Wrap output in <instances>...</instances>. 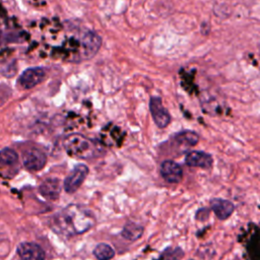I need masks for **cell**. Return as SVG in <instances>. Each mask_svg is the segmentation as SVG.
<instances>
[{
    "label": "cell",
    "mask_w": 260,
    "mask_h": 260,
    "mask_svg": "<svg viewBox=\"0 0 260 260\" xmlns=\"http://www.w3.org/2000/svg\"><path fill=\"white\" fill-rule=\"evenodd\" d=\"M58 224L68 234H82L94 224V217L89 210L72 204L62 211Z\"/></svg>",
    "instance_id": "obj_1"
},
{
    "label": "cell",
    "mask_w": 260,
    "mask_h": 260,
    "mask_svg": "<svg viewBox=\"0 0 260 260\" xmlns=\"http://www.w3.org/2000/svg\"><path fill=\"white\" fill-rule=\"evenodd\" d=\"M64 148L70 156L82 159L95 157L101 151V147L95 141L77 133L65 138Z\"/></svg>",
    "instance_id": "obj_2"
},
{
    "label": "cell",
    "mask_w": 260,
    "mask_h": 260,
    "mask_svg": "<svg viewBox=\"0 0 260 260\" xmlns=\"http://www.w3.org/2000/svg\"><path fill=\"white\" fill-rule=\"evenodd\" d=\"M80 44V60L91 59L102 46L101 37L92 30L85 31L79 40Z\"/></svg>",
    "instance_id": "obj_3"
},
{
    "label": "cell",
    "mask_w": 260,
    "mask_h": 260,
    "mask_svg": "<svg viewBox=\"0 0 260 260\" xmlns=\"http://www.w3.org/2000/svg\"><path fill=\"white\" fill-rule=\"evenodd\" d=\"M88 175V168L85 165L79 164L71 171L64 181V189L67 193H73L79 189L83 181Z\"/></svg>",
    "instance_id": "obj_4"
},
{
    "label": "cell",
    "mask_w": 260,
    "mask_h": 260,
    "mask_svg": "<svg viewBox=\"0 0 260 260\" xmlns=\"http://www.w3.org/2000/svg\"><path fill=\"white\" fill-rule=\"evenodd\" d=\"M45 75H46V71L42 67L28 68L21 73L17 83L21 88H24V89L32 88L34 86H36L37 84L43 81V79L45 78Z\"/></svg>",
    "instance_id": "obj_5"
},
{
    "label": "cell",
    "mask_w": 260,
    "mask_h": 260,
    "mask_svg": "<svg viewBox=\"0 0 260 260\" xmlns=\"http://www.w3.org/2000/svg\"><path fill=\"white\" fill-rule=\"evenodd\" d=\"M149 109L154 123L159 128H165L171 122V116L162 106L160 98L153 96L149 102Z\"/></svg>",
    "instance_id": "obj_6"
},
{
    "label": "cell",
    "mask_w": 260,
    "mask_h": 260,
    "mask_svg": "<svg viewBox=\"0 0 260 260\" xmlns=\"http://www.w3.org/2000/svg\"><path fill=\"white\" fill-rule=\"evenodd\" d=\"M22 162L27 170L36 172L42 170L45 167L47 162V156L42 150L30 148L23 153Z\"/></svg>",
    "instance_id": "obj_7"
},
{
    "label": "cell",
    "mask_w": 260,
    "mask_h": 260,
    "mask_svg": "<svg viewBox=\"0 0 260 260\" xmlns=\"http://www.w3.org/2000/svg\"><path fill=\"white\" fill-rule=\"evenodd\" d=\"M17 253L21 260H45V251L35 243L24 242L18 245Z\"/></svg>",
    "instance_id": "obj_8"
},
{
    "label": "cell",
    "mask_w": 260,
    "mask_h": 260,
    "mask_svg": "<svg viewBox=\"0 0 260 260\" xmlns=\"http://www.w3.org/2000/svg\"><path fill=\"white\" fill-rule=\"evenodd\" d=\"M160 175L169 183H179L183 178L182 168L173 160H165L160 165Z\"/></svg>",
    "instance_id": "obj_9"
},
{
    "label": "cell",
    "mask_w": 260,
    "mask_h": 260,
    "mask_svg": "<svg viewBox=\"0 0 260 260\" xmlns=\"http://www.w3.org/2000/svg\"><path fill=\"white\" fill-rule=\"evenodd\" d=\"M185 161L190 167L209 169L212 166V156L203 151H190L185 157Z\"/></svg>",
    "instance_id": "obj_10"
},
{
    "label": "cell",
    "mask_w": 260,
    "mask_h": 260,
    "mask_svg": "<svg viewBox=\"0 0 260 260\" xmlns=\"http://www.w3.org/2000/svg\"><path fill=\"white\" fill-rule=\"evenodd\" d=\"M210 207L214 214L216 215V217L220 220L229 218L235 210V206L231 201L221 198L212 199L210 201Z\"/></svg>",
    "instance_id": "obj_11"
},
{
    "label": "cell",
    "mask_w": 260,
    "mask_h": 260,
    "mask_svg": "<svg viewBox=\"0 0 260 260\" xmlns=\"http://www.w3.org/2000/svg\"><path fill=\"white\" fill-rule=\"evenodd\" d=\"M40 193L49 200H55L59 197L61 192V186L58 179L50 178L45 180L39 188Z\"/></svg>",
    "instance_id": "obj_12"
},
{
    "label": "cell",
    "mask_w": 260,
    "mask_h": 260,
    "mask_svg": "<svg viewBox=\"0 0 260 260\" xmlns=\"http://www.w3.org/2000/svg\"><path fill=\"white\" fill-rule=\"evenodd\" d=\"M142 232V226L133 222H128L122 231V237L128 241H135L141 237Z\"/></svg>",
    "instance_id": "obj_13"
},
{
    "label": "cell",
    "mask_w": 260,
    "mask_h": 260,
    "mask_svg": "<svg viewBox=\"0 0 260 260\" xmlns=\"http://www.w3.org/2000/svg\"><path fill=\"white\" fill-rule=\"evenodd\" d=\"M93 255L98 260H110L115 256V251L110 245L101 243L93 249Z\"/></svg>",
    "instance_id": "obj_14"
},
{
    "label": "cell",
    "mask_w": 260,
    "mask_h": 260,
    "mask_svg": "<svg viewBox=\"0 0 260 260\" xmlns=\"http://www.w3.org/2000/svg\"><path fill=\"white\" fill-rule=\"evenodd\" d=\"M176 139L179 143L187 145V146H193L198 142V134L194 131L185 130L182 132H179L176 134Z\"/></svg>",
    "instance_id": "obj_15"
},
{
    "label": "cell",
    "mask_w": 260,
    "mask_h": 260,
    "mask_svg": "<svg viewBox=\"0 0 260 260\" xmlns=\"http://www.w3.org/2000/svg\"><path fill=\"white\" fill-rule=\"evenodd\" d=\"M18 155L11 148H3L0 150V164L1 165H13L17 161Z\"/></svg>",
    "instance_id": "obj_16"
}]
</instances>
